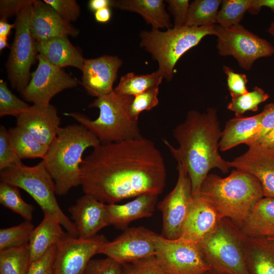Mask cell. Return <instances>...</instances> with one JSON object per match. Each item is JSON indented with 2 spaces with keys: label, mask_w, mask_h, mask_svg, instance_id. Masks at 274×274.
<instances>
[{
  "label": "cell",
  "mask_w": 274,
  "mask_h": 274,
  "mask_svg": "<svg viewBox=\"0 0 274 274\" xmlns=\"http://www.w3.org/2000/svg\"><path fill=\"white\" fill-rule=\"evenodd\" d=\"M94 18L99 23H106L111 18V11L110 8H105L94 12Z\"/></svg>",
  "instance_id": "681fc988"
},
{
  "label": "cell",
  "mask_w": 274,
  "mask_h": 274,
  "mask_svg": "<svg viewBox=\"0 0 274 274\" xmlns=\"http://www.w3.org/2000/svg\"><path fill=\"white\" fill-rule=\"evenodd\" d=\"M254 143H258L265 147H274V128Z\"/></svg>",
  "instance_id": "816d5d0a"
},
{
  "label": "cell",
  "mask_w": 274,
  "mask_h": 274,
  "mask_svg": "<svg viewBox=\"0 0 274 274\" xmlns=\"http://www.w3.org/2000/svg\"><path fill=\"white\" fill-rule=\"evenodd\" d=\"M108 242L104 235L86 239L68 236L57 246L53 274H85L91 258Z\"/></svg>",
  "instance_id": "9a60e30c"
},
{
  "label": "cell",
  "mask_w": 274,
  "mask_h": 274,
  "mask_svg": "<svg viewBox=\"0 0 274 274\" xmlns=\"http://www.w3.org/2000/svg\"><path fill=\"white\" fill-rule=\"evenodd\" d=\"M8 131L12 145L21 159L44 158L48 147L39 142L28 131L17 125Z\"/></svg>",
  "instance_id": "f546056e"
},
{
  "label": "cell",
  "mask_w": 274,
  "mask_h": 274,
  "mask_svg": "<svg viewBox=\"0 0 274 274\" xmlns=\"http://www.w3.org/2000/svg\"><path fill=\"white\" fill-rule=\"evenodd\" d=\"M206 274H222V273H221L219 272H217L214 270H213L212 269H211L210 270H209L208 271H207Z\"/></svg>",
  "instance_id": "9f6ffc18"
},
{
  "label": "cell",
  "mask_w": 274,
  "mask_h": 274,
  "mask_svg": "<svg viewBox=\"0 0 274 274\" xmlns=\"http://www.w3.org/2000/svg\"><path fill=\"white\" fill-rule=\"evenodd\" d=\"M244 252L249 274H274V241L246 236Z\"/></svg>",
  "instance_id": "d4e9b609"
},
{
  "label": "cell",
  "mask_w": 274,
  "mask_h": 274,
  "mask_svg": "<svg viewBox=\"0 0 274 274\" xmlns=\"http://www.w3.org/2000/svg\"><path fill=\"white\" fill-rule=\"evenodd\" d=\"M253 0H224L219 11L217 23L223 27L239 24L245 14L251 8Z\"/></svg>",
  "instance_id": "836d02e7"
},
{
  "label": "cell",
  "mask_w": 274,
  "mask_h": 274,
  "mask_svg": "<svg viewBox=\"0 0 274 274\" xmlns=\"http://www.w3.org/2000/svg\"><path fill=\"white\" fill-rule=\"evenodd\" d=\"M158 195L146 194L122 204H107V219L109 225L125 229L132 221L152 216L155 211Z\"/></svg>",
  "instance_id": "7402d4cb"
},
{
  "label": "cell",
  "mask_w": 274,
  "mask_h": 274,
  "mask_svg": "<svg viewBox=\"0 0 274 274\" xmlns=\"http://www.w3.org/2000/svg\"><path fill=\"white\" fill-rule=\"evenodd\" d=\"M262 7H267L274 12V0H253L251 9L248 11L251 14L259 13Z\"/></svg>",
  "instance_id": "c3c4849f"
},
{
  "label": "cell",
  "mask_w": 274,
  "mask_h": 274,
  "mask_svg": "<svg viewBox=\"0 0 274 274\" xmlns=\"http://www.w3.org/2000/svg\"><path fill=\"white\" fill-rule=\"evenodd\" d=\"M30 29L36 41L54 37H76L79 34L77 28L63 20L52 8L40 0H35L32 5Z\"/></svg>",
  "instance_id": "ac0fdd59"
},
{
  "label": "cell",
  "mask_w": 274,
  "mask_h": 274,
  "mask_svg": "<svg viewBox=\"0 0 274 274\" xmlns=\"http://www.w3.org/2000/svg\"><path fill=\"white\" fill-rule=\"evenodd\" d=\"M100 144L97 137L80 124L60 127L42 160L54 182L56 195H64L80 185L83 155L88 148Z\"/></svg>",
  "instance_id": "3957f363"
},
{
  "label": "cell",
  "mask_w": 274,
  "mask_h": 274,
  "mask_svg": "<svg viewBox=\"0 0 274 274\" xmlns=\"http://www.w3.org/2000/svg\"><path fill=\"white\" fill-rule=\"evenodd\" d=\"M226 75L227 86L231 97L239 96L249 92L247 87L248 79L246 74L237 73L230 67L224 65Z\"/></svg>",
  "instance_id": "7bdbcfd3"
},
{
  "label": "cell",
  "mask_w": 274,
  "mask_h": 274,
  "mask_svg": "<svg viewBox=\"0 0 274 274\" xmlns=\"http://www.w3.org/2000/svg\"><path fill=\"white\" fill-rule=\"evenodd\" d=\"M122 63L118 56L109 55L85 59L80 83L89 95L98 97L110 94L114 91L113 84Z\"/></svg>",
  "instance_id": "e0dca14e"
},
{
  "label": "cell",
  "mask_w": 274,
  "mask_h": 274,
  "mask_svg": "<svg viewBox=\"0 0 274 274\" xmlns=\"http://www.w3.org/2000/svg\"><path fill=\"white\" fill-rule=\"evenodd\" d=\"M122 264L107 257L91 259L88 263L85 274H122Z\"/></svg>",
  "instance_id": "b9f144b4"
},
{
  "label": "cell",
  "mask_w": 274,
  "mask_h": 274,
  "mask_svg": "<svg viewBox=\"0 0 274 274\" xmlns=\"http://www.w3.org/2000/svg\"><path fill=\"white\" fill-rule=\"evenodd\" d=\"M221 133L217 110L209 108L203 113L188 111L185 120L174 129L173 136L178 148L166 140L163 141L178 163L186 170L192 195L199 194L201 185L210 170L217 168L226 174L230 168L229 161L219 153Z\"/></svg>",
  "instance_id": "7a4b0ae2"
},
{
  "label": "cell",
  "mask_w": 274,
  "mask_h": 274,
  "mask_svg": "<svg viewBox=\"0 0 274 274\" xmlns=\"http://www.w3.org/2000/svg\"><path fill=\"white\" fill-rule=\"evenodd\" d=\"M111 7L136 13L142 16L153 29L173 27L169 14L162 0H111Z\"/></svg>",
  "instance_id": "484cf974"
},
{
  "label": "cell",
  "mask_w": 274,
  "mask_h": 274,
  "mask_svg": "<svg viewBox=\"0 0 274 274\" xmlns=\"http://www.w3.org/2000/svg\"><path fill=\"white\" fill-rule=\"evenodd\" d=\"M111 0H90L88 3L89 9L93 11L111 7Z\"/></svg>",
  "instance_id": "f907efd6"
},
{
  "label": "cell",
  "mask_w": 274,
  "mask_h": 274,
  "mask_svg": "<svg viewBox=\"0 0 274 274\" xmlns=\"http://www.w3.org/2000/svg\"><path fill=\"white\" fill-rule=\"evenodd\" d=\"M269 97V94L265 93L262 89L255 86L251 91L231 97L227 109L233 112L236 117H242V115L248 111H257L258 105L266 101Z\"/></svg>",
  "instance_id": "d590c367"
},
{
  "label": "cell",
  "mask_w": 274,
  "mask_h": 274,
  "mask_svg": "<svg viewBox=\"0 0 274 274\" xmlns=\"http://www.w3.org/2000/svg\"><path fill=\"white\" fill-rule=\"evenodd\" d=\"M35 227L31 221H25L9 228L0 229V251L28 244Z\"/></svg>",
  "instance_id": "e575fe53"
},
{
  "label": "cell",
  "mask_w": 274,
  "mask_h": 274,
  "mask_svg": "<svg viewBox=\"0 0 274 274\" xmlns=\"http://www.w3.org/2000/svg\"><path fill=\"white\" fill-rule=\"evenodd\" d=\"M37 51L52 64L63 68L73 66L82 71L85 59L70 41L68 37H59L36 41Z\"/></svg>",
  "instance_id": "603a6c76"
},
{
  "label": "cell",
  "mask_w": 274,
  "mask_h": 274,
  "mask_svg": "<svg viewBox=\"0 0 274 274\" xmlns=\"http://www.w3.org/2000/svg\"><path fill=\"white\" fill-rule=\"evenodd\" d=\"M122 274H167L155 256L122 264Z\"/></svg>",
  "instance_id": "ab89813d"
},
{
  "label": "cell",
  "mask_w": 274,
  "mask_h": 274,
  "mask_svg": "<svg viewBox=\"0 0 274 274\" xmlns=\"http://www.w3.org/2000/svg\"><path fill=\"white\" fill-rule=\"evenodd\" d=\"M43 220L33 229L28 242L30 264L71 235L63 231L56 218L48 213H43Z\"/></svg>",
  "instance_id": "cb8c5ba5"
},
{
  "label": "cell",
  "mask_w": 274,
  "mask_h": 274,
  "mask_svg": "<svg viewBox=\"0 0 274 274\" xmlns=\"http://www.w3.org/2000/svg\"><path fill=\"white\" fill-rule=\"evenodd\" d=\"M9 46L8 38L0 37V51H2L4 49Z\"/></svg>",
  "instance_id": "db71d44e"
},
{
  "label": "cell",
  "mask_w": 274,
  "mask_h": 274,
  "mask_svg": "<svg viewBox=\"0 0 274 274\" xmlns=\"http://www.w3.org/2000/svg\"><path fill=\"white\" fill-rule=\"evenodd\" d=\"M178 177L173 189L158 204L162 214L161 235L169 239L180 237L192 200L191 183L184 167L178 163Z\"/></svg>",
  "instance_id": "4fadbf2b"
},
{
  "label": "cell",
  "mask_w": 274,
  "mask_h": 274,
  "mask_svg": "<svg viewBox=\"0 0 274 274\" xmlns=\"http://www.w3.org/2000/svg\"><path fill=\"white\" fill-rule=\"evenodd\" d=\"M263 113L248 117H236L227 121L222 131L219 150L225 151L245 144L260 131Z\"/></svg>",
  "instance_id": "4316f807"
},
{
  "label": "cell",
  "mask_w": 274,
  "mask_h": 274,
  "mask_svg": "<svg viewBox=\"0 0 274 274\" xmlns=\"http://www.w3.org/2000/svg\"><path fill=\"white\" fill-rule=\"evenodd\" d=\"M217 49L223 56L234 57L242 68L250 70L259 58L274 54V47L238 24L230 27L215 25Z\"/></svg>",
  "instance_id": "30bf717a"
},
{
  "label": "cell",
  "mask_w": 274,
  "mask_h": 274,
  "mask_svg": "<svg viewBox=\"0 0 274 274\" xmlns=\"http://www.w3.org/2000/svg\"><path fill=\"white\" fill-rule=\"evenodd\" d=\"M1 181L21 188L28 193L41 208L56 218L71 236L78 237L73 222L63 212L56 198L54 182L42 160L29 166L22 162L1 170Z\"/></svg>",
  "instance_id": "ba28073f"
},
{
  "label": "cell",
  "mask_w": 274,
  "mask_h": 274,
  "mask_svg": "<svg viewBox=\"0 0 274 274\" xmlns=\"http://www.w3.org/2000/svg\"><path fill=\"white\" fill-rule=\"evenodd\" d=\"M159 234L143 226L127 227L113 241L106 243L98 254L121 264L155 256Z\"/></svg>",
  "instance_id": "5bb4252c"
},
{
  "label": "cell",
  "mask_w": 274,
  "mask_h": 274,
  "mask_svg": "<svg viewBox=\"0 0 274 274\" xmlns=\"http://www.w3.org/2000/svg\"><path fill=\"white\" fill-rule=\"evenodd\" d=\"M262 112L263 117L260 130L257 134L250 139L245 144L248 146L254 143L274 128V102L266 105Z\"/></svg>",
  "instance_id": "7dc6e473"
},
{
  "label": "cell",
  "mask_w": 274,
  "mask_h": 274,
  "mask_svg": "<svg viewBox=\"0 0 274 274\" xmlns=\"http://www.w3.org/2000/svg\"><path fill=\"white\" fill-rule=\"evenodd\" d=\"M60 123L57 110L51 104L47 106L33 105L17 117V126L47 147L56 137L60 128Z\"/></svg>",
  "instance_id": "ffe728a7"
},
{
  "label": "cell",
  "mask_w": 274,
  "mask_h": 274,
  "mask_svg": "<svg viewBox=\"0 0 274 274\" xmlns=\"http://www.w3.org/2000/svg\"><path fill=\"white\" fill-rule=\"evenodd\" d=\"M163 79L157 70L142 75L129 73L121 77L114 91L118 95L134 97L150 88L159 87Z\"/></svg>",
  "instance_id": "f1b7e54d"
},
{
  "label": "cell",
  "mask_w": 274,
  "mask_h": 274,
  "mask_svg": "<svg viewBox=\"0 0 274 274\" xmlns=\"http://www.w3.org/2000/svg\"><path fill=\"white\" fill-rule=\"evenodd\" d=\"M199 194L224 218L241 228L256 202L264 197L261 184L253 175L233 170L225 178L209 174Z\"/></svg>",
  "instance_id": "277c9868"
},
{
  "label": "cell",
  "mask_w": 274,
  "mask_h": 274,
  "mask_svg": "<svg viewBox=\"0 0 274 274\" xmlns=\"http://www.w3.org/2000/svg\"><path fill=\"white\" fill-rule=\"evenodd\" d=\"M32 4L26 7L16 16L15 37L6 63L8 77L12 88L21 93L30 81V69L38 54L36 41L30 29Z\"/></svg>",
  "instance_id": "9c48e42d"
},
{
  "label": "cell",
  "mask_w": 274,
  "mask_h": 274,
  "mask_svg": "<svg viewBox=\"0 0 274 274\" xmlns=\"http://www.w3.org/2000/svg\"><path fill=\"white\" fill-rule=\"evenodd\" d=\"M11 142L8 130L0 126V170H2L21 163Z\"/></svg>",
  "instance_id": "f35d334b"
},
{
  "label": "cell",
  "mask_w": 274,
  "mask_h": 274,
  "mask_svg": "<svg viewBox=\"0 0 274 274\" xmlns=\"http://www.w3.org/2000/svg\"><path fill=\"white\" fill-rule=\"evenodd\" d=\"M222 1L195 0L190 4L186 26L199 27L217 23L218 8Z\"/></svg>",
  "instance_id": "4dcf8cb0"
},
{
  "label": "cell",
  "mask_w": 274,
  "mask_h": 274,
  "mask_svg": "<svg viewBox=\"0 0 274 274\" xmlns=\"http://www.w3.org/2000/svg\"><path fill=\"white\" fill-rule=\"evenodd\" d=\"M35 0H1L0 20L7 21L8 18L17 16L26 7L32 4Z\"/></svg>",
  "instance_id": "bcb514c9"
},
{
  "label": "cell",
  "mask_w": 274,
  "mask_h": 274,
  "mask_svg": "<svg viewBox=\"0 0 274 274\" xmlns=\"http://www.w3.org/2000/svg\"><path fill=\"white\" fill-rule=\"evenodd\" d=\"M248 147L244 154L229 161L230 167L253 175L261 184L264 197H274V147L258 143Z\"/></svg>",
  "instance_id": "2e32d148"
},
{
  "label": "cell",
  "mask_w": 274,
  "mask_h": 274,
  "mask_svg": "<svg viewBox=\"0 0 274 274\" xmlns=\"http://www.w3.org/2000/svg\"><path fill=\"white\" fill-rule=\"evenodd\" d=\"M168 10L174 17L173 27L186 26L190 7L188 0H167Z\"/></svg>",
  "instance_id": "f6af8a7d"
},
{
  "label": "cell",
  "mask_w": 274,
  "mask_h": 274,
  "mask_svg": "<svg viewBox=\"0 0 274 274\" xmlns=\"http://www.w3.org/2000/svg\"><path fill=\"white\" fill-rule=\"evenodd\" d=\"M240 229L249 237H274V197L259 200Z\"/></svg>",
  "instance_id": "83f0119b"
},
{
  "label": "cell",
  "mask_w": 274,
  "mask_h": 274,
  "mask_svg": "<svg viewBox=\"0 0 274 274\" xmlns=\"http://www.w3.org/2000/svg\"><path fill=\"white\" fill-rule=\"evenodd\" d=\"M222 218L199 194L192 195L180 238L197 244L217 226Z\"/></svg>",
  "instance_id": "d6986e66"
},
{
  "label": "cell",
  "mask_w": 274,
  "mask_h": 274,
  "mask_svg": "<svg viewBox=\"0 0 274 274\" xmlns=\"http://www.w3.org/2000/svg\"><path fill=\"white\" fill-rule=\"evenodd\" d=\"M38 64L31 74L30 81L21 93L28 102L41 106L50 105L51 99L62 91L77 86L79 82L61 68L50 63L44 57L38 54Z\"/></svg>",
  "instance_id": "7c38bea8"
},
{
  "label": "cell",
  "mask_w": 274,
  "mask_h": 274,
  "mask_svg": "<svg viewBox=\"0 0 274 274\" xmlns=\"http://www.w3.org/2000/svg\"><path fill=\"white\" fill-rule=\"evenodd\" d=\"M166 169L159 150L142 137L93 148L81 165L84 194L105 204L146 194L159 195L166 184Z\"/></svg>",
  "instance_id": "6da1fadb"
},
{
  "label": "cell",
  "mask_w": 274,
  "mask_h": 274,
  "mask_svg": "<svg viewBox=\"0 0 274 274\" xmlns=\"http://www.w3.org/2000/svg\"><path fill=\"white\" fill-rule=\"evenodd\" d=\"M57 246L52 247L39 259L31 262L27 274H53Z\"/></svg>",
  "instance_id": "ee69618b"
},
{
  "label": "cell",
  "mask_w": 274,
  "mask_h": 274,
  "mask_svg": "<svg viewBox=\"0 0 274 274\" xmlns=\"http://www.w3.org/2000/svg\"><path fill=\"white\" fill-rule=\"evenodd\" d=\"M133 98L118 95L114 91L96 97L88 106L89 108L99 110V115L94 120L79 112L66 113L64 115L73 118L85 127L101 144L139 139L143 136L138 121L133 119L129 114Z\"/></svg>",
  "instance_id": "5b68a950"
},
{
  "label": "cell",
  "mask_w": 274,
  "mask_h": 274,
  "mask_svg": "<svg viewBox=\"0 0 274 274\" xmlns=\"http://www.w3.org/2000/svg\"><path fill=\"white\" fill-rule=\"evenodd\" d=\"M267 31L272 37H274V21L270 23V26L267 30Z\"/></svg>",
  "instance_id": "11a10c76"
},
{
  "label": "cell",
  "mask_w": 274,
  "mask_h": 274,
  "mask_svg": "<svg viewBox=\"0 0 274 274\" xmlns=\"http://www.w3.org/2000/svg\"><path fill=\"white\" fill-rule=\"evenodd\" d=\"M155 256L167 274H206L211 269L198 245L181 238L169 239L159 235Z\"/></svg>",
  "instance_id": "8fae6325"
},
{
  "label": "cell",
  "mask_w": 274,
  "mask_h": 274,
  "mask_svg": "<svg viewBox=\"0 0 274 274\" xmlns=\"http://www.w3.org/2000/svg\"><path fill=\"white\" fill-rule=\"evenodd\" d=\"M29 265L28 244L0 251V274H27Z\"/></svg>",
  "instance_id": "1f68e13d"
},
{
  "label": "cell",
  "mask_w": 274,
  "mask_h": 274,
  "mask_svg": "<svg viewBox=\"0 0 274 274\" xmlns=\"http://www.w3.org/2000/svg\"><path fill=\"white\" fill-rule=\"evenodd\" d=\"M267 238H269L270 239H271L272 241H274V237H267Z\"/></svg>",
  "instance_id": "6f0895ef"
},
{
  "label": "cell",
  "mask_w": 274,
  "mask_h": 274,
  "mask_svg": "<svg viewBox=\"0 0 274 274\" xmlns=\"http://www.w3.org/2000/svg\"><path fill=\"white\" fill-rule=\"evenodd\" d=\"M106 204L84 194L68 208L77 230L78 237H92L102 228L109 225L107 219Z\"/></svg>",
  "instance_id": "44dd1931"
},
{
  "label": "cell",
  "mask_w": 274,
  "mask_h": 274,
  "mask_svg": "<svg viewBox=\"0 0 274 274\" xmlns=\"http://www.w3.org/2000/svg\"><path fill=\"white\" fill-rule=\"evenodd\" d=\"M65 22L71 23L80 16V7L75 0H44Z\"/></svg>",
  "instance_id": "60d3db41"
},
{
  "label": "cell",
  "mask_w": 274,
  "mask_h": 274,
  "mask_svg": "<svg viewBox=\"0 0 274 274\" xmlns=\"http://www.w3.org/2000/svg\"><path fill=\"white\" fill-rule=\"evenodd\" d=\"M0 203L20 215L25 221L32 220L34 207L23 200L17 186L1 181Z\"/></svg>",
  "instance_id": "d6a6232c"
},
{
  "label": "cell",
  "mask_w": 274,
  "mask_h": 274,
  "mask_svg": "<svg viewBox=\"0 0 274 274\" xmlns=\"http://www.w3.org/2000/svg\"><path fill=\"white\" fill-rule=\"evenodd\" d=\"M159 87L150 88L133 97L129 108V114L134 120L138 121L140 114L144 111H149L157 106Z\"/></svg>",
  "instance_id": "74e56055"
},
{
  "label": "cell",
  "mask_w": 274,
  "mask_h": 274,
  "mask_svg": "<svg viewBox=\"0 0 274 274\" xmlns=\"http://www.w3.org/2000/svg\"><path fill=\"white\" fill-rule=\"evenodd\" d=\"M215 25L173 27L143 30L140 33V46L158 64L157 71L166 81H171L175 66L187 51L195 47L208 35H215Z\"/></svg>",
  "instance_id": "8992f818"
},
{
  "label": "cell",
  "mask_w": 274,
  "mask_h": 274,
  "mask_svg": "<svg viewBox=\"0 0 274 274\" xmlns=\"http://www.w3.org/2000/svg\"><path fill=\"white\" fill-rule=\"evenodd\" d=\"M31 106L20 99L9 89L3 80H0V117L11 115L16 118L27 111Z\"/></svg>",
  "instance_id": "8d00e7d4"
},
{
  "label": "cell",
  "mask_w": 274,
  "mask_h": 274,
  "mask_svg": "<svg viewBox=\"0 0 274 274\" xmlns=\"http://www.w3.org/2000/svg\"><path fill=\"white\" fill-rule=\"evenodd\" d=\"M15 27V23L11 24L7 21L0 20V37L8 38L12 29Z\"/></svg>",
  "instance_id": "f5cc1de1"
},
{
  "label": "cell",
  "mask_w": 274,
  "mask_h": 274,
  "mask_svg": "<svg viewBox=\"0 0 274 274\" xmlns=\"http://www.w3.org/2000/svg\"><path fill=\"white\" fill-rule=\"evenodd\" d=\"M246 236L233 221L222 218L197 245L212 269L222 274H249L244 252Z\"/></svg>",
  "instance_id": "52a82bcc"
}]
</instances>
